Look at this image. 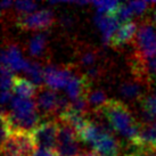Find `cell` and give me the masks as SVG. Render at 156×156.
<instances>
[{
    "instance_id": "30bf717a",
    "label": "cell",
    "mask_w": 156,
    "mask_h": 156,
    "mask_svg": "<svg viewBox=\"0 0 156 156\" xmlns=\"http://www.w3.org/2000/svg\"><path fill=\"white\" fill-rule=\"evenodd\" d=\"M91 146L99 156H120L119 143L111 132H103Z\"/></svg>"
},
{
    "instance_id": "9c48e42d",
    "label": "cell",
    "mask_w": 156,
    "mask_h": 156,
    "mask_svg": "<svg viewBox=\"0 0 156 156\" xmlns=\"http://www.w3.org/2000/svg\"><path fill=\"white\" fill-rule=\"evenodd\" d=\"M136 147L141 148L143 151L149 153H155L156 151V122L149 124H141V129L138 138L130 144Z\"/></svg>"
},
{
    "instance_id": "f1b7e54d",
    "label": "cell",
    "mask_w": 156,
    "mask_h": 156,
    "mask_svg": "<svg viewBox=\"0 0 156 156\" xmlns=\"http://www.w3.org/2000/svg\"><path fill=\"white\" fill-rule=\"evenodd\" d=\"M148 156H156V153H153V154H149Z\"/></svg>"
},
{
    "instance_id": "7a4b0ae2",
    "label": "cell",
    "mask_w": 156,
    "mask_h": 156,
    "mask_svg": "<svg viewBox=\"0 0 156 156\" xmlns=\"http://www.w3.org/2000/svg\"><path fill=\"white\" fill-rule=\"evenodd\" d=\"M137 55L143 58H151L156 56V27L151 21L143 23L138 27L136 34Z\"/></svg>"
},
{
    "instance_id": "cb8c5ba5",
    "label": "cell",
    "mask_w": 156,
    "mask_h": 156,
    "mask_svg": "<svg viewBox=\"0 0 156 156\" xmlns=\"http://www.w3.org/2000/svg\"><path fill=\"white\" fill-rule=\"evenodd\" d=\"M96 61V54L94 51H87L84 52L81 57V63L86 66H91L92 64H95Z\"/></svg>"
},
{
    "instance_id": "6da1fadb",
    "label": "cell",
    "mask_w": 156,
    "mask_h": 156,
    "mask_svg": "<svg viewBox=\"0 0 156 156\" xmlns=\"http://www.w3.org/2000/svg\"><path fill=\"white\" fill-rule=\"evenodd\" d=\"M107 122L108 126L116 133H120L129 144L138 138L141 124L134 120L130 109L121 100L107 99L104 105L95 109Z\"/></svg>"
},
{
    "instance_id": "d4e9b609",
    "label": "cell",
    "mask_w": 156,
    "mask_h": 156,
    "mask_svg": "<svg viewBox=\"0 0 156 156\" xmlns=\"http://www.w3.org/2000/svg\"><path fill=\"white\" fill-rule=\"evenodd\" d=\"M33 156H59L56 151H49V149H42V148H37Z\"/></svg>"
},
{
    "instance_id": "4fadbf2b",
    "label": "cell",
    "mask_w": 156,
    "mask_h": 156,
    "mask_svg": "<svg viewBox=\"0 0 156 156\" xmlns=\"http://www.w3.org/2000/svg\"><path fill=\"white\" fill-rule=\"evenodd\" d=\"M137 31H138L137 24L133 22L120 25L119 29L115 31V33L113 34L109 46H112L114 48H119L124 46L126 44H128L129 41L133 39L134 35L137 34Z\"/></svg>"
},
{
    "instance_id": "52a82bcc",
    "label": "cell",
    "mask_w": 156,
    "mask_h": 156,
    "mask_svg": "<svg viewBox=\"0 0 156 156\" xmlns=\"http://www.w3.org/2000/svg\"><path fill=\"white\" fill-rule=\"evenodd\" d=\"M58 94L50 88H39L35 95V105L42 116H54L57 113Z\"/></svg>"
},
{
    "instance_id": "484cf974",
    "label": "cell",
    "mask_w": 156,
    "mask_h": 156,
    "mask_svg": "<svg viewBox=\"0 0 156 156\" xmlns=\"http://www.w3.org/2000/svg\"><path fill=\"white\" fill-rule=\"evenodd\" d=\"M13 92L12 91H2V95H1V103L2 104H6L7 101H10V100L13 99Z\"/></svg>"
},
{
    "instance_id": "4316f807",
    "label": "cell",
    "mask_w": 156,
    "mask_h": 156,
    "mask_svg": "<svg viewBox=\"0 0 156 156\" xmlns=\"http://www.w3.org/2000/svg\"><path fill=\"white\" fill-rule=\"evenodd\" d=\"M10 6H14V2H12V1H2L1 2V9H6Z\"/></svg>"
},
{
    "instance_id": "44dd1931",
    "label": "cell",
    "mask_w": 156,
    "mask_h": 156,
    "mask_svg": "<svg viewBox=\"0 0 156 156\" xmlns=\"http://www.w3.org/2000/svg\"><path fill=\"white\" fill-rule=\"evenodd\" d=\"M88 101H89V106H95V109L99 108L101 105H104L107 99H106V95L103 90H96L92 94L89 95L88 97Z\"/></svg>"
},
{
    "instance_id": "ba28073f",
    "label": "cell",
    "mask_w": 156,
    "mask_h": 156,
    "mask_svg": "<svg viewBox=\"0 0 156 156\" xmlns=\"http://www.w3.org/2000/svg\"><path fill=\"white\" fill-rule=\"evenodd\" d=\"M91 88V80L86 74H74L67 83L65 90L66 95L71 101L79 99L81 97H89Z\"/></svg>"
},
{
    "instance_id": "7402d4cb",
    "label": "cell",
    "mask_w": 156,
    "mask_h": 156,
    "mask_svg": "<svg viewBox=\"0 0 156 156\" xmlns=\"http://www.w3.org/2000/svg\"><path fill=\"white\" fill-rule=\"evenodd\" d=\"M38 7V5L33 2V1H16L14 2V8L17 10L20 15L23 14H30L33 13Z\"/></svg>"
},
{
    "instance_id": "ac0fdd59",
    "label": "cell",
    "mask_w": 156,
    "mask_h": 156,
    "mask_svg": "<svg viewBox=\"0 0 156 156\" xmlns=\"http://www.w3.org/2000/svg\"><path fill=\"white\" fill-rule=\"evenodd\" d=\"M108 15L113 16V17L116 20V22L120 24V25H123V24H128V23H131V20H132V16L134 14L132 12L131 7L129 6V4H124V2H120L117 5V7L113 12L108 13Z\"/></svg>"
},
{
    "instance_id": "2e32d148",
    "label": "cell",
    "mask_w": 156,
    "mask_h": 156,
    "mask_svg": "<svg viewBox=\"0 0 156 156\" xmlns=\"http://www.w3.org/2000/svg\"><path fill=\"white\" fill-rule=\"evenodd\" d=\"M120 94L126 99H143V88L139 84V81H128L120 86Z\"/></svg>"
},
{
    "instance_id": "83f0119b",
    "label": "cell",
    "mask_w": 156,
    "mask_h": 156,
    "mask_svg": "<svg viewBox=\"0 0 156 156\" xmlns=\"http://www.w3.org/2000/svg\"><path fill=\"white\" fill-rule=\"evenodd\" d=\"M151 23H152L153 25L156 26V9L153 12L152 14V18H151Z\"/></svg>"
},
{
    "instance_id": "5bb4252c",
    "label": "cell",
    "mask_w": 156,
    "mask_h": 156,
    "mask_svg": "<svg viewBox=\"0 0 156 156\" xmlns=\"http://www.w3.org/2000/svg\"><path fill=\"white\" fill-rule=\"evenodd\" d=\"M13 92L15 96L24 99H31L32 97H35L38 92V87L31 80H26L21 76H15L13 82Z\"/></svg>"
},
{
    "instance_id": "e0dca14e",
    "label": "cell",
    "mask_w": 156,
    "mask_h": 156,
    "mask_svg": "<svg viewBox=\"0 0 156 156\" xmlns=\"http://www.w3.org/2000/svg\"><path fill=\"white\" fill-rule=\"evenodd\" d=\"M24 72L30 76L31 82L34 83L37 87L41 88L44 82L46 83V80H44V67H42L39 63H37V62L31 63V62H29L27 67L25 69Z\"/></svg>"
},
{
    "instance_id": "8fae6325",
    "label": "cell",
    "mask_w": 156,
    "mask_h": 156,
    "mask_svg": "<svg viewBox=\"0 0 156 156\" xmlns=\"http://www.w3.org/2000/svg\"><path fill=\"white\" fill-rule=\"evenodd\" d=\"M29 61L22 57L18 48L15 44H9L1 51V65L12 71H25Z\"/></svg>"
},
{
    "instance_id": "603a6c76",
    "label": "cell",
    "mask_w": 156,
    "mask_h": 156,
    "mask_svg": "<svg viewBox=\"0 0 156 156\" xmlns=\"http://www.w3.org/2000/svg\"><path fill=\"white\" fill-rule=\"evenodd\" d=\"M148 5L149 2H146V1H130L129 2V6L131 7L133 14H137V15H141L143 13H145L148 8Z\"/></svg>"
},
{
    "instance_id": "5b68a950",
    "label": "cell",
    "mask_w": 156,
    "mask_h": 156,
    "mask_svg": "<svg viewBox=\"0 0 156 156\" xmlns=\"http://www.w3.org/2000/svg\"><path fill=\"white\" fill-rule=\"evenodd\" d=\"M57 132H58V122L55 120H48L41 122L32 132L37 148L56 151Z\"/></svg>"
},
{
    "instance_id": "ffe728a7",
    "label": "cell",
    "mask_w": 156,
    "mask_h": 156,
    "mask_svg": "<svg viewBox=\"0 0 156 156\" xmlns=\"http://www.w3.org/2000/svg\"><path fill=\"white\" fill-rule=\"evenodd\" d=\"M0 72H1V90L2 91H10V89L13 88V82H14V78L15 75L13 74V71L6 66L1 65V69H0Z\"/></svg>"
},
{
    "instance_id": "3957f363",
    "label": "cell",
    "mask_w": 156,
    "mask_h": 156,
    "mask_svg": "<svg viewBox=\"0 0 156 156\" xmlns=\"http://www.w3.org/2000/svg\"><path fill=\"white\" fill-rule=\"evenodd\" d=\"M54 14L49 9H41L30 14L18 15L16 25L23 30H46L54 24Z\"/></svg>"
},
{
    "instance_id": "9a60e30c",
    "label": "cell",
    "mask_w": 156,
    "mask_h": 156,
    "mask_svg": "<svg viewBox=\"0 0 156 156\" xmlns=\"http://www.w3.org/2000/svg\"><path fill=\"white\" fill-rule=\"evenodd\" d=\"M37 105L35 101L31 99H24L20 98L17 96H14L10 100V114L15 116H25L29 114L37 112Z\"/></svg>"
},
{
    "instance_id": "7c38bea8",
    "label": "cell",
    "mask_w": 156,
    "mask_h": 156,
    "mask_svg": "<svg viewBox=\"0 0 156 156\" xmlns=\"http://www.w3.org/2000/svg\"><path fill=\"white\" fill-rule=\"evenodd\" d=\"M95 23L99 27L103 34V42L105 44H111L113 34L115 33V31L119 29L120 24L116 22V20L108 15V14H101L97 13L95 15Z\"/></svg>"
},
{
    "instance_id": "d6986e66",
    "label": "cell",
    "mask_w": 156,
    "mask_h": 156,
    "mask_svg": "<svg viewBox=\"0 0 156 156\" xmlns=\"http://www.w3.org/2000/svg\"><path fill=\"white\" fill-rule=\"evenodd\" d=\"M46 34L44 33H38L30 40L29 50L32 56H40L46 47Z\"/></svg>"
},
{
    "instance_id": "277c9868",
    "label": "cell",
    "mask_w": 156,
    "mask_h": 156,
    "mask_svg": "<svg viewBox=\"0 0 156 156\" xmlns=\"http://www.w3.org/2000/svg\"><path fill=\"white\" fill-rule=\"evenodd\" d=\"M78 137L69 126L59 122L56 140V152L59 156H79Z\"/></svg>"
},
{
    "instance_id": "8992f818",
    "label": "cell",
    "mask_w": 156,
    "mask_h": 156,
    "mask_svg": "<svg viewBox=\"0 0 156 156\" xmlns=\"http://www.w3.org/2000/svg\"><path fill=\"white\" fill-rule=\"evenodd\" d=\"M74 75L72 65H66L62 69H57L54 65L44 66V80L48 88L56 91L57 89L66 88L67 83Z\"/></svg>"
}]
</instances>
